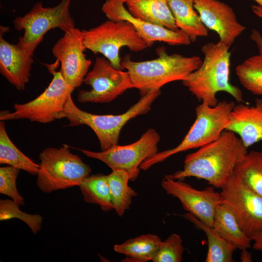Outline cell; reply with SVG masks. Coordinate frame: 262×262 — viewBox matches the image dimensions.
Instances as JSON below:
<instances>
[{"mask_svg": "<svg viewBox=\"0 0 262 262\" xmlns=\"http://www.w3.org/2000/svg\"><path fill=\"white\" fill-rule=\"evenodd\" d=\"M251 9L256 16L262 18V7L258 5H253ZM250 38L256 44L259 54L262 55V36L260 32L256 29L252 30Z\"/></svg>", "mask_w": 262, "mask_h": 262, "instance_id": "obj_32", "label": "cell"}, {"mask_svg": "<svg viewBox=\"0 0 262 262\" xmlns=\"http://www.w3.org/2000/svg\"><path fill=\"white\" fill-rule=\"evenodd\" d=\"M39 159L36 184L46 193L79 186L92 171L66 145L58 148H46L40 153Z\"/></svg>", "mask_w": 262, "mask_h": 262, "instance_id": "obj_6", "label": "cell"}, {"mask_svg": "<svg viewBox=\"0 0 262 262\" xmlns=\"http://www.w3.org/2000/svg\"><path fill=\"white\" fill-rule=\"evenodd\" d=\"M20 169L7 165L0 168V193L10 197L13 200L22 205L24 198L16 188V181Z\"/></svg>", "mask_w": 262, "mask_h": 262, "instance_id": "obj_31", "label": "cell"}, {"mask_svg": "<svg viewBox=\"0 0 262 262\" xmlns=\"http://www.w3.org/2000/svg\"><path fill=\"white\" fill-rule=\"evenodd\" d=\"M161 186L167 195L177 198L183 209L205 224L213 226L215 211L221 203L220 193L210 185L197 190L181 180L166 175Z\"/></svg>", "mask_w": 262, "mask_h": 262, "instance_id": "obj_13", "label": "cell"}, {"mask_svg": "<svg viewBox=\"0 0 262 262\" xmlns=\"http://www.w3.org/2000/svg\"><path fill=\"white\" fill-rule=\"evenodd\" d=\"M229 48L220 40L204 44L201 48L204 55L201 65L182 81L201 103L215 106L220 92L227 93L238 103H246L241 90L230 82Z\"/></svg>", "mask_w": 262, "mask_h": 262, "instance_id": "obj_2", "label": "cell"}, {"mask_svg": "<svg viewBox=\"0 0 262 262\" xmlns=\"http://www.w3.org/2000/svg\"><path fill=\"white\" fill-rule=\"evenodd\" d=\"M247 148L234 132L225 130L216 140L203 146L185 158L183 169L172 175L176 180L195 177L221 188L234 173Z\"/></svg>", "mask_w": 262, "mask_h": 262, "instance_id": "obj_1", "label": "cell"}, {"mask_svg": "<svg viewBox=\"0 0 262 262\" xmlns=\"http://www.w3.org/2000/svg\"><path fill=\"white\" fill-rule=\"evenodd\" d=\"M257 3V5L262 7V0H254Z\"/></svg>", "mask_w": 262, "mask_h": 262, "instance_id": "obj_35", "label": "cell"}, {"mask_svg": "<svg viewBox=\"0 0 262 262\" xmlns=\"http://www.w3.org/2000/svg\"><path fill=\"white\" fill-rule=\"evenodd\" d=\"M184 247L181 237L174 233L162 243L153 258V262H180L182 260Z\"/></svg>", "mask_w": 262, "mask_h": 262, "instance_id": "obj_30", "label": "cell"}, {"mask_svg": "<svg viewBox=\"0 0 262 262\" xmlns=\"http://www.w3.org/2000/svg\"><path fill=\"white\" fill-rule=\"evenodd\" d=\"M162 241L156 235L147 234L132 238L114 246V250L126 256L125 261L146 262L152 261Z\"/></svg>", "mask_w": 262, "mask_h": 262, "instance_id": "obj_22", "label": "cell"}, {"mask_svg": "<svg viewBox=\"0 0 262 262\" xmlns=\"http://www.w3.org/2000/svg\"><path fill=\"white\" fill-rule=\"evenodd\" d=\"M36 48L10 44L0 34V73L18 90H24L30 80Z\"/></svg>", "mask_w": 262, "mask_h": 262, "instance_id": "obj_17", "label": "cell"}, {"mask_svg": "<svg viewBox=\"0 0 262 262\" xmlns=\"http://www.w3.org/2000/svg\"><path fill=\"white\" fill-rule=\"evenodd\" d=\"M0 164L37 175L39 164L22 153L13 143L6 130L3 121L0 122Z\"/></svg>", "mask_w": 262, "mask_h": 262, "instance_id": "obj_25", "label": "cell"}, {"mask_svg": "<svg viewBox=\"0 0 262 262\" xmlns=\"http://www.w3.org/2000/svg\"><path fill=\"white\" fill-rule=\"evenodd\" d=\"M160 135L154 129H148L137 141L125 146L115 145L99 152L86 149L80 150L87 157L99 160L112 170L127 172L130 180H135L140 173V166L147 159L158 151Z\"/></svg>", "mask_w": 262, "mask_h": 262, "instance_id": "obj_10", "label": "cell"}, {"mask_svg": "<svg viewBox=\"0 0 262 262\" xmlns=\"http://www.w3.org/2000/svg\"><path fill=\"white\" fill-rule=\"evenodd\" d=\"M71 0H62L57 5L49 7H44L41 1H38L24 16L15 18V29L24 31L18 44L37 48L49 30L58 28L65 33L74 28L69 10Z\"/></svg>", "mask_w": 262, "mask_h": 262, "instance_id": "obj_9", "label": "cell"}, {"mask_svg": "<svg viewBox=\"0 0 262 262\" xmlns=\"http://www.w3.org/2000/svg\"><path fill=\"white\" fill-rule=\"evenodd\" d=\"M79 186L85 202L100 206L104 212L113 209L107 175H90Z\"/></svg>", "mask_w": 262, "mask_h": 262, "instance_id": "obj_26", "label": "cell"}, {"mask_svg": "<svg viewBox=\"0 0 262 262\" xmlns=\"http://www.w3.org/2000/svg\"><path fill=\"white\" fill-rule=\"evenodd\" d=\"M226 130L236 133L247 148L262 140V99L257 98L253 105L235 104Z\"/></svg>", "mask_w": 262, "mask_h": 262, "instance_id": "obj_18", "label": "cell"}, {"mask_svg": "<svg viewBox=\"0 0 262 262\" xmlns=\"http://www.w3.org/2000/svg\"><path fill=\"white\" fill-rule=\"evenodd\" d=\"M125 0H106L101 11L109 20H127L131 23L148 47L156 42H163L171 46L189 45L191 41L181 30H171L133 17L125 7Z\"/></svg>", "mask_w": 262, "mask_h": 262, "instance_id": "obj_15", "label": "cell"}, {"mask_svg": "<svg viewBox=\"0 0 262 262\" xmlns=\"http://www.w3.org/2000/svg\"><path fill=\"white\" fill-rule=\"evenodd\" d=\"M129 12L144 21L177 31L167 0H125Z\"/></svg>", "mask_w": 262, "mask_h": 262, "instance_id": "obj_19", "label": "cell"}, {"mask_svg": "<svg viewBox=\"0 0 262 262\" xmlns=\"http://www.w3.org/2000/svg\"><path fill=\"white\" fill-rule=\"evenodd\" d=\"M212 227L236 249L243 250L250 247L252 240L243 230L236 216L227 204L221 203L218 206Z\"/></svg>", "mask_w": 262, "mask_h": 262, "instance_id": "obj_20", "label": "cell"}, {"mask_svg": "<svg viewBox=\"0 0 262 262\" xmlns=\"http://www.w3.org/2000/svg\"><path fill=\"white\" fill-rule=\"evenodd\" d=\"M177 28L187 34L192 42L208 35V30L194 7V0H167Z\"/></svg>", "mask_w": 262, "mask_h": 262, "instance_id": "obj_21", "label": "cell"}, {"mask_svg": "<svg viewBox=\"0 0 262 262\" xmlns=\"http://www.w3.org/2000/svg\"><path fill=\"white\" fill-rule=\"evenodd\" d=\"M241 85L251 93L262 96V55L248 57L235 68Z\"/></svg>", "mask_w": 262, "mask_h": 262, "instance_id": "obj_28", "label": "cell"}, {"mask_svg": "<svg viewBox=\"0 0 262 262\" xmlns=\"http://www.w3.org/2000/svg\"><path fill=\"white\" fill-rule=\"evenodd\" d=\"M160 89L152 90L144 96L125 113L117 115H96L79 109L70 95L66 103L64 118L69 126L84 125L90 127L97 135L101 151L118 145L120 133L124 126L131 119L147 113L155 100L160 95Z\"/></svg>", "mask_w": 262, "mask_h": 262, "instance_id": "obj_5", "label": "cell"}, {"mask_svg": "<svg viewBox=\"0 0 262 262\" xmlns=\"http://www.w3.org/2000/svg\"><path fill=\"white\" fill-rule=\"evenodd\" d=\"M242 250L241 254V260L242 262H252V258L251 254L247 251V249Z\"/></svg>", "mask_w": 262, "mask_h": 262, "instance_id": "obj_34", "label": "cell"}, {"mask_svg": "<svg viewBox=\"0 0 262 262\" xmlns=\"http://www.w3.org/2000/svg\"><path fill=\"white\" fill-rule=\"evenodd\" d=\"M59 61L47 65L52 79L46 89L35 98L14 106V112L1 111L0 120L28 119L46 124L63 118L66 103L74 89L64 80L60 71L55 70Z\"/></svg>", "mask_w": 262, "mask_h": 262, "instance_id": "obj_7", "label": "cell"}, {"mask_svg": "<svg viewBox=\"0 0 262 262\" xmlns=\"http://www.w3.org/2000/svg\"><path fill=\"white\" fill-rule=\"evenodd\" d=\"M253 241V249L262 251V232Z\"/></svg>", "mask_w": 262, "mask_h": 262, "instance_id": "obj_33", "label": "cell"}, {"mask_svg": "<svg viewBox=\"0 0 262 262\" xmlns=\"http://www.w3.org/2000/svg\"><path fill=\"white\" fill-rule=\"evenodd\" d=\"M221 189V203L229 206L243 230L254 240L262 232V196L234 173Z\"/></svg>", "mask_w": 262, "mask_h": 262, "instance_id": "obj_11", "label": "cell"}, {"mask_svg": "<svg viewBox=\"0 0 262 262\" xmlns=\"http://www.w3.org/2000/svg\"><path fill=\"white\" fill-rule=\"evenodd\" d=\"M82 30L75 27L64 33L52 48L53 56L61 63L60 72L74 89L81 85L92 62L86 57Z\"/></svg>", "mask_w": 262, "mask_h": 262, "instance_id": "obj_14", "label": "cell"}, {"mask_svg": "<svg viewBox=\"0 0 262 262\" xmlns=\"http://www.w3.org/2000/svg\"><path fill=\"white\" fill-rule=\"evenodd\" d=\"M184 217L193 223L205 234L208 242L206 262H232L234 246L224 239L212 227L209 226L193 214L187 213Z\"/></svg>", "mask_w": 262, "mask_h": 262, "instance_id": "obj_23", "label": "cell"}, {"mask_svg": "<svg viewBox=\"0 0 262 262\" xmlns=\"http://www.w3.org/2000/svg\"><path fill=\"white\" fill-rule=\"evenodd\" d=\"M234 173L262 196V151L247 152L237 164Z\"/></svg>", "mask_w": 262, "mask_h": 262, "instance_id": "obj_27", "label": "cell"}, {"mask_svg": "<svg viewBox=\"0 0 262 262\" xmlns=\"http://www.w3.org/2000/svg\"><path fill=\"white\" fill-rule=\"evenodd\" d=\"M20 205L13 200H0V220L4 221L18 218L25 222L33 233H37L41 228L42 217L38 214H30L20 211Z\"/></svg>", "mask_w": 262, "mask_h": 262, "instance_id": "obj_29", "label": "cell"}, {"mask_svg": "<svg viewBox=\"0 0 262 262\" xmlns=\"http://www.w3.org/2000/svg\"><path fill=\"white\" fill-rule=\"evenodd\" d=\"M84 45L94 54H102L113 67L123 70L120 50L124 47L139 52L147 48L146 43L132 24L127 20H108L89 30H82Z\"/></svg>", "mask_w": 262, "mask_h": 262, "instance_id": "obj_8", "label": "cell"}, {"mask_svg": "<svg viewBox=\"0 0 262 262\" xmlns=\"http://www.w3.org/2000/svg\"><path fill=\"white\" fill-rule=\"evenodd\" d=\"M156 52L158 57L153 60L135 62L127 55L121 60L123 68L127 69L134 88L141 96L168 83L183 81L202 62L196 55H169L164 47L157 48Z\"/></svg>", "mask_w": 262, "mask_h": 262, "instance_id": "obj_3", "label": "cell"}, {"mask_svg": "<svg viewBox=\"0 0 262 262\" xmlns=\"http://www.w3.org/2000/svg\"><path fill=\"white\" fill-rule=\"evenodd\" d=\"M194 7L208 29L218 34L220 41L230 47L246 27L237 19L233 9L218 0H194Z\"/></svg>", "mask_w": 262, "mask_h": 262, "instance_id": "obj_16", "label": "cell"}, {"mask_svg": "<svg viewBox=\"0 0 262 262\" xmlns=\"http://www.w3.org/2000/svg\"><path fill=\"white\" fill-rule=\"evenodd\" d=\"M113 209L122 216L129 210L132 198L137 196L136 192L129 185L130 177L125 171L112 170L107 175Z\"/></svg>", "mask_w": 262, "mask_h": 262, "instance_id": "obj_24", "label": "cell"}, {"mask_svg": "<svg viewBox=\"0 0 262 262\" xmlns=\"http://www.w3.org/2000/svg\"><path fill=\"white\" fill-rule=\"evenodd\" d=\"M235 104L233 101L226 100L218 101L214 106L201 103L196 108V119L181 142L174 148L158 152L147 159L140 169L147 170L172 155L198 149L217 139L226 130Z\"/></svg>", "mask_w": 262, "mask_h": 262, "instance_id": "obj_4", "label": "cell"}, {"mask_svg": "<svg viewBox=\"0 0 262 262\" xmlns=\"http://www.w3.org/2000/svg\"><path fill=\"white\" fill-rule=\"evenodd\" d=\"M90 90H81L78 100L81 103H108L115 99L127 90L134 88L128 71L112 66L106 58L97 57L92 69L84 78Z\"/></svg>", "mask_w": 262, "mask_h": 262, "instance_id": "obj_12", "label": "cell"}]
</instances>
